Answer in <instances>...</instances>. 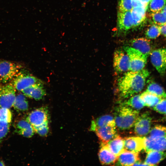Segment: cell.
<instances>
[{"label":"cell","instance_id":"1","mask_svg":"<svg viewBox=\"0 0 166 166\" xmlns=\"http://www.w3.org/2000/svg\"><path fill=\"white\" fill-rule=\"evenodd\" d=\"M149 74L148 71L144 69L125 73L118 81V90L121 97L127 98L140 92L144 86Z\"/></svg>","mask_w":166,"mask_h":166},{"label":"cell","instance_id":"2","mask_svg":"<svg viewBox=\"0 0 166 166\" xmlns=\"http://www.w3.org/2000/svg\"><path fill=\"white\" fill-rule=\"evenodd\" d=\"M139 115L138 110L121 104L114 112L116 126L122 130L130 129L134 126Z\"/></svg>","mask_w":166,"mask_h":166},{"label":"cell","instance_id":"3","mask_svg":"<svg viewBox=\"0 0 166 166\" xmlns=\"http://www.w3.org/2000/svg\"><path fill=\"white\" fill-rule=\"evenodd\" d=\"M128 55L130 62L129 70L135 71L144 69L147 63V57L137 49L130 46L123 47Z\"/></svg>","mask_w":166,"mask_h":166},{"label":"cell","instance_id":"4","mask_svg":"<svg viewBox=\"0 0 166 166\" xmlns=\"http://www.w3.org/2000/svg\"><path fill=\"white\" fill-rule=\"evenodd\" d=\"M42 81L27 71L22 70L15 75L11 83L16 90L22 91L28 87Z\"/></svg>","mask_w":166,"mask_h":166},{"label":"cell","instance_id":"5","mask_svg":"<svg viewBox=\"0 0 166 166\" xmlns=\"http://www.w3.org/2000/svg\"><path fill=\"white\" fill-rule=\"evenodd\" d=\"M21 68V65L11 61H0V81L6 83L12 80Z\"/></svg>","mask_w":166,"mask_h":166},{"label":"cell","instance_id":"6","mask_svg":"<svg viewBox=\"0 0 166 166\" xmlns=\"http://www.w3.org/2000/svg\"><path fill=\"white\" fill-rule=\"evenodd\" d=\"M16 90L11 83L0 86V108L10 109L13 106Z\"/></svg>","mask_w":166,"mask_h":166},{"label":"cell","instance_id":"7","mask_svg":"<svg viewBox=\"0 0 166 166\" xmlns=\"http://www.w3.org/2000/svg\"><path fill=\"white\" fill-rule=\"evenodd\" d=\"M113 67L117 74L129 70L130 62L127 54L121 50H116L114 53Z\"/></svg>","mask_w":166,"mask_h":166},{"label":"cell","instance_id":"8","mask_svg":"<svg viewBox=\"0 0 166 166\" xmlns=\"http://www.w3.org/2000/svg\"><path fill=\"white\" fill-rule=\"evenodd\" d=\"M32 125L34 130L48 124V115L44 108L38 109L31 112L26 119Z\"/></svg>","mask_w":166,"mask_h":166},{"label":"cell","instance_id":"9","mask_svg":"<svg viewBox=\"0 0 166 166\" xmlns=\"http://www.w3.org/2000/svg\"><path fill=\"white\" fill-rule=\"evenodd\" d=\"M152 63L161 74L166 71V49L160 48L152 51L150 54Z\"/></svg>","mask_w":166,"mask_h":166},{"label":"cell","instance_id":"10","mask_svg":"<svg viewBox=\"0 0 166 166\" xmlns=\"http://www.w3.org/2000/svg\"><path fill=\"white\" fill-rule=\"evenodd\" d=\"M152 118L148 112L139 115L134 124V132L139 136H144L150 132Z\"/></svg>","mask_w":166,"mask_h":166},{"label":"cell","instance_id":"11","mask_svg":"<svg viewBox=\"0 0 166 166\" xmlns=\"http://www.w3.org/2000/svg\"><path fill=\"white\" fill-rule=\"evenodd\" d=\"M144 149L147 152L150 151H166V137H144Z\"/></svg>","mask_w":166,"mask_h":166},{"label":"cell","instance_id":"12","mask_svg":"<svg viewBox=\"0 0 166 166\" xmlns=\"http://www.w3.org/2000/svg\"><path fill=\"white\" fill-rule=\"evenodd\" d=\"M139 160V152L130 151L124 149L118 156L115 165L120 166H132Z\"/></svg>","mask_w":166,"mask_h":166},{"label":"cell","instance_id":"13","mask_svg":"<svg viewBox=\"0 0 166 166\" xmlns=\"http://www.w3.org/2000/svg\"><path fill=\"white\" fill-rule=\"evenodd\" d=\"M94 132L101 143H107L116 135V124H110L97 128Z\"/></svg>","mask_w":166,"mask_h":166},{"label":"cell","instance_id":"14","mask_svg":"<svg viewBox=\"0 0 166 166\" xmlns=\"http://www.w3.org/2000/svg\"><path fill=\"white\" fill-rule=\"evenodd\" d=\"M98 156L101 164L108 165H114L118 158L110 151L107 143H102L98 152Z\"/></svg>","mask_w":166,"mask_h":166},{"label":"cell","instance_id":"15","mask_svg":"<svg viewBox=\"0 0 166 166\" xmlns=\"http://www.w3.org/2000/svg\"><path fill=\"white\" fill-rule=\"evenodd\" d=\"M22 92L25 96L37 100L42 99L46 94L43 82L32 85Z\"/></svg>","mask_w":166,"mask_h":166},{"label":"cell","instance_id":"16","mask_svg":"<svg viewBox=\"0 0 166 166\" xmlns=\"http://www.w3.org/2000/svg\"><path fill=\"white\" fill-rule=\"evenodd\" d=\"M130 46L139 51L147 57L152 51L150 41L147 38H134L130 41Z\"/></svg>","mask_w":166,"mask_h":166},{"label":"cell","instance_id":"17","mask_svg":"<svg viewBox=\"0 0 166 166\" xmlns=\"http://www.w3.org/2000/svg\"><path fill=\"white\" fill-rule=\"evenodd\" d=\"M124 148L126 150L139 152L144 149V137L132 136L124 139Z\"/></svg>","mask_w":166,"mask_h":166},{"label":"cell","instance_id":"18","mask_svg":"<svg viewBox=\"0 0 166 166\" xmlns=\"http://www.w3.org/2000/svg\"><path fill=\"white\" fill-rule=\"evenodd\" d=\"M14 125L15 131L23 136L29 138L34 134V128L26 120H18L15 122Z\"/></svg>","mask_w":166,"mask_h":166},{"label":"cell","instance_id":"19","mask_svg":"<svg viewBox=\"0 0 166 166\" xmlns=\"http://www.w3.org/2000/svg\"><path fill=\"white\" fill-rule=\"evenodd\" d=\"M117 17L118 27L120 30L127 31L133 28V20L131 11H119Z\"/></svg>","mask_w":166,"mask_h":166},{"label":"cell","instance_id":"20","mask_svg":"<svg viewBox=\"0 0 166 166\" xmlns=\"http://www.w3.org/2000/svg\"><path fill=\"white\" fill-rule=\"evenodd\" d=\"M147 152L144 164L146 165H156L166 158V151H150Z\"/></svg>","mask_w":166,"mask_h":166},{"label":"cell","instance_id":"21","mask_svg":"<svg viewBox=\"0 0 166 166\" xmlns=\"http://www.w3.org/2000/svg\"><path fill=\"white\" fill-rule=\"evenodd\" d=\"M107 144L111 152L117 156L124 149V139L119 135H116Z\"/></svg>","mask_w":166,"mask_h":166},{"label":"cell","instance_id":"22","mask_svg":"<svg viewBox=\"0 0 166 166\" xmlns=\"http://www.w3.org/2000/svg\"><path fill=\"white\" fill-rule=\"evenodd\" d=\"M114 124H115L114 118L112 116L110 115H104L92 121L90 130L94 131L97 128Z\"/></svg>","mask_w":166,"mask_h":166},{"label":"cell","instance_id":"23","mask_svg":"<svg viewBox=\"0 0 166 166\" xmlns=\"http://www.w3.org/2000/svg\"><path fill=\"white\" fill-rule=\"evenodd\" d=\"M140 98L144 106L153 107L162 99V98L146 91L140 95Z\"/></svg>","mask_w":166,"mask_h":166},{"label":"cell","instance_id":"24","mask_svg":"<svg viewBox=\"0 0 166 166\" xmlns=\"http://www.w3.org/2000/svg\"><path fill=\"white\" fill-rule=\"evenodd\" d=\"M13 106L18 111L27 110L28 108V104L25 95L20 93L16 96Z\"/></svg>","mask_w":166,"mask_h":166},{"label":"cell","instance_id":"25","mask_svg":"<svg viewBox=\"0 0 166 166\" xmlns=\"http://www.w3.org/2000/svg\"><path fill=\"white\" fill-rule=\"evenodd\" d=\"M121 104L137 110L141 109L144 106L143 102L140 99V95H138L133 96Z\"/></svg>","mask_w":166,"mask_h":166},{"label":"cell","instance_id":"26","mask_svg":"<svg viewBox=\"0 0 166 166\" xmlns=\"http://www.w3.org/2000/svg\"><path fill=\"white\" fill-rule=\"evenodd\" d=\"M146 90L162 98H166V93L163 88L155 82L150 83Z\"/></svg>","mask_w":166,"mask_h":166},{"label":"cell","instance_id":"27","mask_svg":"<svg viewBox=\"0 0 166 166\" xmlns=\"http://www.w3.org/2000/svg\"><path fill=\"white\" fill-rule=\"evenodd\" d=\"M150 17L154 24L160 26L166 24V15L161 11L152 12Z\"/></svg>","mask_w":166,"mask_h":166},{"label":"cell","instance_id":"28","mask_svg":"<svg viewBox=\"0 0 166 166\" xmlns=\"http://www.w3.org/2000/svg\"><path fill=\"white\" fill-rule=\"evenodd\" d=\"M149 132V136L152 138L166 137V127L156 125L150 130Z\"/></svg>","mask_w":166,"mask_h":166},{"label":"cell","instance_id":"29","mask_svg":"<svg viewBox=\"0 0 166 166\" xmlns=\"http://www.w3.org/2000/svg\"><path fill=\"white\" fill-rule=\"evenodd\" d=\"M161 34L160 26L153 24L149 27L145 31L146 37L149 39H155Z\"/></svg>","mask_w":166,"mask_h":166},{"label":"cell","instance_id":"30","mask_svg":"<svg viewBox=\"0 0 166 166\" xmlns=\"http://www.w3.org/2000/svg\"><path fill=\"white\" fill-rule=\"evenodd\" d=\"M149 8L152 12L161 11L166 4L165 0H151L149 3Z\"/></svg>","mask_w":166,"mask_h":166},{"label":"cell","instance_id":"31","mask_svg":"<svg viewBox=\"0 0 166 166\" xmlns=\"http://www.w3.org/2000/svg\"><path fill=\"white\" fill-rule=\"evenodd\" d=\"M133 20V28L140 25L145 20V14L136 11L133 9L131 11Z\"/></svg>","mask_w":166,"mask_h":166},{"label":"cell","instance_id":"32","mask_svg":"<svg viewBox=\"0 0 166 166\" xmlns=\"http://www.w3.org/2000/svg\"><path fill=\"white\" fill-rule=\"evenodd\" d=\"M9 109L0 108V121L10 123L12 121V114Z\"/></svg>","mask_w":166,"mask_h":166},{"label":"cell","instance_id":"33","mask_svg":"<svg viewBox=\"0 0 166 166\" xmlns=\"http://www.w3.org/2000/svg\"><path fill=\"white\" fill-rule=\"evenodd\" d=\"M133 8L132 0H120L119 3V11L124 12L131 11Z\"/></svg>","mask_w":166,"mask_h":166},{"label":"cell","instance_id":"34","mask_svg":"<svg viewBox=\"0 0 166 166\" xmlns=\"http://www.w3.org/2000/svg\"><path fill=\"white\" fill-rule=\"evenodd\" d=\"M153 107L156 112L161 114L166 113V98H162L161 100Z\"/></svg>","mask_w":166,"mask_h":166},{"label":"cell","instance_id":"35","mask_svg":"<svg viewBox=\"0 0 166 166\" xmlns=\"http://www.w3.org/2000/svg\"><path fill=\"white\" fill-rule=\"evenodd\" d=\"M10 123L0 121V140L7 134L10 128Z\"/></svg>","mask_w":166,"mask_h":166},{"label":"cell","instance_id":"36","mask_svg":"<svg viewBox=\"0 0 166 166\" xmlns=\"http://www.w3.org/2000/svg\"><path fill=\"white\" fill-rule=\"evenodd\" d=\"M38 134L42 136H45L49 131L48 124H44L34 129Z\"/></svg>","mask_w":166,"mask_h":166},{"label":"cell","instance_id":"37","mask_svg":"<svg viewBox=\"0 0 166 166\" xmlns=\"http://www.w3.org/2000/svg\"><path fill=\"white\" fill-rule=\"evenodd\" d=\"M132 2L133 8L139 6H145L143 4L140 2L138 0H132Z\"/></svg>","mask_w":166,"mask_h":166},{"label":"cell","instance_id":"38","mask_svg":"<svg viewBox=\"0 0 166 166\" xmlns=\"http://www.w3.org/2000/svg\"><path fill=\"white\" fill-rule=\"evenodd\" d=\"M161 34L166 37V24L160 26Z\"/></svg>","mask_w":166,"mask_h":166},{"label":"cell","instance_id":"39","mask_svg":"<svg viewBox=\"0 0 166 166\" xmlns=\"http://www.w3.org/2000/svg\"><path fill=\"white\" fill-rule=\"evenodd\" d=\"M162 12L166 15V4L163 9L161 10Z\"/></svg>","mask_w":166,"mask_h":166},{"label":"cell","instance_id":"40","mask_svg":"<svg viewBox=\"0 0 166 166\" xmlns=\"http://www.w3.org/2000/svg\"><path fill=\"white\" fill-rule=\"evenodd\" d=\"M5 164L2 161H0V166H4Z\"/></svg>","mask_w":166,"mask_h":166},{"label":"cell","instance_id":"41","mask_svg":"<svg viewBox=\"0 0 166 166\" xmlns=\"http://www.w3.org/2000/svg\"><path fill=\"white\" fill-rule=\"evenodd\" d=\"M164 120L166 121V113L164 114Z\"/></svg>","mask_w":166,"mask_h":166},{"label":"cell","instance_id":"42","mask_svg":"<svg viewBox=\"0 0 166 166\" xmlns=\"http://www.w3.org/2000/svg\"></svg>","mask_w":166,"mask_h":166},{"label":"cell","instance_id":"43","mask_svg":"<svg viewBox=\"0 0 166 166\" xmlns=\"http://www.w3.org/2000/svg\"></svg>","mask_w":166,"mask_h":166},{"label":"cell","instance_id":"44","mask_svg":"<svg viewBox=\"0 0 166 166\" xmlns=\"http://www.w3.org/2000/svg\"></svg>","mask_w":166,"mask_h":166}]
</instances>
